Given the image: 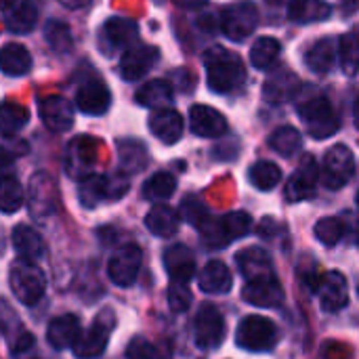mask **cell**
<instances>
[{"label": "cell", "mask_w": 359, "mask_h": 359, "mask_svg": "<svg viewBox=\"0 0 359 359\" xmlns=\"http://www.w3.org/2000/svg\"><path fill=\"white\" fill-rule=\"evenodd\" d=\"M135 101L141 107H149V109H166L168 103L172 101V88L166 80H151L147 84H143L137 95Z\"/></svg>", "instance_id": "f546056e"}, {"label": "cell", "mask_w": 359, "mask_h": 359, "mask_svg": "<svg viewBox=\"0 0 359 359\" xmlns=\"http://www.w3.org/2000/svg\"><path fill=\"white\" fill-rule=\"evenodd\" d=\"M76 105L80 107V111H84L88 116H101L111 105L109 88L105 86L103 80H88L78 88Z\"/></svg>", "instance_id": "d6986e66"}, {"label": "cell", "mask_w": 359, "mask_h": 359, "mask_svg": "<svg viewBox=\"0 0 359 359\" xmlns=\"http://www.w3.org/2000/svg\"><path fill=\"white\" fill-rule=\"evenodd\" d=\"M179 223H181L179 212L172 210L166 204H156L147 212V217H145V227L154 236H158V238H170V236H175L177 229H179Z\"/></svg>", "instance_id": "83f0119b"}, {"label": "cell", "mask_w": 359, "mask_h": 359, "mask_svg": "<svg viewBox=\"0 0 359 359\" xmlns=\"http://www.w3.org/2000/svg\"><path fill=\"white\" fill-rule=\"evenodd\" d=\"M337 53H339V48H337L334 40L324 38L309 46V50L305 55V63L313 74H328L334 67Z\"/></svg>", "instance_id": "4dcf8cb0"}, {"label": "cell", "mask_w": 359, "mask_h": 359, "mask_svg": "<svg viewBox=\"0 0 359 359\" xmlns=\"http://www.w3.org/2000/svg\"><path fill=\"white\" fill-rule=\"evenodd\" d=\"M198 286L206 294H227L233 286L229 267L223 261H208L200 271Z\"/></svg>", "instance_id": "484cf974"}, {"label": "cell", "mask_w": 359, "mask_h": 359, "mask_svg": "<svg viewBox=\"0 0 359 359\" xmlns=\"http://www.w3.org/2000/svg\"><path fill=\"white\" fill-rule=\"evenodd\" d=\"M128 191V179L118 172L111 177H103V175H90L86 179H82L80 185V202L86 208H93L101 202L107 200H118Z\"/></svg>", "instance_id": "52a82bcc"}, {"label": "cell", "mask_w": 359, "mask_h": 359, "mask_svg": "<svg viewBox=\"0 0 359 359\" xmlns=\"http://www.w3.org/2000/svg\"><path fill=\"white\" fill-rule=\"evenodd\" d=\"M36 21H38V4H36V0H21L6 13V27L13 34L32 32Z\"/></svg>", "instance_id": "1f68e13d"}, {"label": "cell", "mask_w": 359, "mask_h": 359, "mask_svg": "<svg viewBox=\"0 0 359 359\" xmlns=\"http://www.w3.org/2000/svg\"><path fill=\"white\" fill-rule=\"evenodd\" d=\"M13 246L17 255L27 261H40L46 252L42 236L29 225H17L13 229Z\"/></svg>", "instance_id": "4316f807"}, {"label": "cell", "mask_w": 359, "mask_h": 359, "mask_svg": "<svg viewBox=\"0 0 359 359\" xmlns=\"http://www.w3.org/2000/svg\"><path fill=\"white\" fill-rule=\"evenodd\" d=\"M332 13L330 4L324 0H290L288 4V17L294 23H318L328 19Z\"/></svg>", "instance_id": "f1b7e54d"}, {"label": "cell", "mask_w": 359, "mask_h": 359, "mask_svg": "<svg viewBox=\"0 0 359 359\" xmlns=\"http://www.w3.org/2000/svg\"><path fill=\"white\" fill-rule=\"evenodd\" d=\"M177 189V181L170 172H156L151 179L145 181L143 185V198L145 200H154V202H162L168 200Z\"/></svg>", "instance_id": "ab89813d"}, {"label": "cell", "mask_w": 359, "mask_h": 359, "mask_svg": "<svg viewBox=\"0 0 359 359\" xmlns=\"http://www.w3.org/2000/svg\"><path fill=\"white\" fill-rule=\"evenodd\" d=\"M44 32H46V42H48L55 50L65 53V50L72 48V34H69V29H67L63 23L53 21V23L46 25Z\"/></svg>", "instance_id": "f6af8a7d"}, {"label": "cell", "mask_w": 359, "mask_h": 359, "mask_svg": "<svg viewBox=\"0 0 359 359\" xmlns=\"http://www.w3.org/2000/svg\"><path fill=\"white\" fill-rule=\"evenodd\" d=\"M80 339V320L76 316H59L48 324L46 330V341L53 349L63 351L69 347H76Z\"/></svg>", "instance_id": "603a6c76"}, {"label": "cell", "mask_w": 359, "mask_h": 359, "mask_svg": "<svg viewBox=\"0 0 359 359\" xmlns=\"http://www.w3.org/2000/svg\"><path fill=\"white\" fill-rule=\"evenodd\" d=\"M269 145H271V149L276 154H280L284 158H290V156H294L303 147V137L292 126H280V128H276L271 133Z\"/></svg>", "instance_id": "d590c367"}, {"label": "cell", "mask_w": 359, "mask_h": 359, "mask_svg": "<svg viewBox=\"0 0 359 359\" xmlns=\"http://www.w3.org/2000/svg\"><path fill=\"white\" fill-rule=\"evenodd\" d=\"M280 341L278 326L263 316H248L240 322L236 330V345L244 351L265 353L271 351Z\"/></svg>", "instance_id": "5b68a950"}, {"label": "cell", "mask_w": 359, "mask_h": 359, "mask_svg": "<svg viewBox=\"0 0 359 359\" xmlns=\"http://www.w3.org/2000/svg\"><path fill=\"white\" fill-rule=\"evenodd\" d=\"M242 299L252 307L276 309L284 305L286 294L276 276H263V278L246 282V286L242 288Z\"/></svg>", "instance_id": "7c38bea8"}, {"label": "cell", "mask_w": 359, "mask_h": 359, "mask_svg": "<svg viewBox=\"0 0 359 359\" xmlns=\"http://www.w3.org/2000/svg\"><path fill=\"white\" fill-rule=\"evenodd\" d=\"M160 59L158 48L154 46H145V44H137L124 50L122 59H120V76L128 82H135L139 78H143Z\"/></svg>", "instance_id": "e0dca14e"}, {"label": "cell", "mask_w": 359, "mask_h": 359, "mask_svg": "<svg viewBox=\"0 0 359 359\" xmlns=\"http://www.w3.org/2000/svg\"><path fill=\"white\" fill-rule=\"evenodd\" d=\"M225 339V320L221 311L206 303L200 307L194 320V341L202 349H217Z\"/></svg>", "instance_id": "30bf717a"}, {"label": "cell", "mask_w": 359, "mask_h": 359, "mask_svg": "<svg viewBox=\"0 0 359 359\" xmlns=\"http://www.w3.org/2000/svg\"><path fill=\"white\" fill-rule=\"evenodd\" d=\"M23 204V189L19 181L11 175H6L0 183V208L6 215H13L21 208Z\"/></svg>", "instance_id": "60d3db41"}, {"label": "cell", "mask_w": 359, "mask_h": 359, "mask_svg": "<svg viewBox=\"0 0 359 359\" xmlns=\"http://www.w3.org/2000/svg\"><path fill=\"white\" fill-rule=\"evenodd\" d=\"M339 59L341 67L347 76H353L359 72V25L351 27L347 34L339 40Z\"/></svg>", "instance_id": "d6a6232c"}, {"label": "cell", "mask_w": 359, "mask_h": 359, "mask_svg": "<svg viewBox=\"0 0 359 359\" xmlns=\"http://www.w3.org/2000/svg\"><path fill=\"white\" fill-rule=\"evenodd\" d=\"M189 305H191V292H189L187 284L170 282V286H168V307L175 313H183V311L189 309Z\"/></svg>", "instance_id": "bcb514c9"}, {"label": "cell", "mask_w": 359, "mask_h": 359, "mask_svg": "<svg viewBox=\"0 0 359 359\" xmlns=\"http://www.w3.org/2000/svg\"><path fill=\"white\" fill-rule=\"evenodd\" d=\"M57 202H59V196L50 177L44 172L34 175L29 181V212L36 219L44 221L57 210Z\"/></svg>", "instance_id": "5bb4252c"}, {"label": "cell", "mask_w": 359, "mask_h": 359, "mask_svg": "<svg viewBox=\"0 0 359 359\" xmlns=\"http://www.w3.org/2000/svg\"><path fill=\"white\" fill-rule=\"evenodd\" d=\"M236 263L240 273L246 278V282L263 278V276H273V261L269 252L263 248H244L236 255Z\"/></svg>", "instance_id": "d4e9b609"}, {"label": "cell", "mask_w": 359, "mask_h": 359, "mask_svg": "<svg viewBox=\"0 0 359 359\" xmlns=\"http://www.w3.org/2000/svg\"><path fill=\"white\" fill-rule=\"evenodd\" d=\"M259 23V11L252 2H238L223 11L221 29L229 40H246Z\"/></svg>", "instance_id": "8fae6325"}, {"label": "cell", "mask_w": 359, "mask_h": 359, "mask_svg": "<svg viewBox=\"0 0 359 359\" xmlns=\"http://www.w3.org/2000/svg\"><path fill=\"white\" fill-rule=\"evenodd\" d=\"M204 65H206L208 86L215 93H221V95L233 93L246 80V69H244L242 59L223 46L208 48L204 53Z\"/></svg>", "instance_id": "6da1fadb"}, {"label": "cell", "mask_w": 359, "mask_h": 359, "mask_svg": "<svg viewBox=\"0 0 359 359\" xmlns=\"http://www.w3.org/2000/svg\"><path fill=\"white\" fill-rule=\"evenodd\" d=\"M172 2L181 8H200V6H204L206 0H172Z\"/></svg>", "instance_id": "c3c4849f"}, {"label": "cell", "mask_w": 359, "mask_h": 359, "mask_svg": "<svg viewBox=\"0 0 359 359\" xmlns=\"http://www.w3.org/2000/svg\"><path fill=\"white\" fill-rule=\"evenodd\" d=\"M126 359H164L162 353L158 351L156 345H151L147 339L137 337L128 343L126 347Z\"/></svg>", "instance_id": "7dc6e473"}, {"label": "cell", "mask_w": 359, "mask_h": 359, "mask_svg": "<svg viewBox=\"0 0 359 359\" xmlns=\"http://www.w3.org/2000/svg\"><path fill=\"white\" fill-rule=\"evenodd\" d=\"M149 130L154 137L166 145H172L183 135V118L175 109H156V114L149 118Z\"/></svg>", "instance_id": "cb8c5ba5"}, {"label": "cell", "mask_w": 359, "mask_h": 359, "mask_svg": "<svg viewBox=\"0 0 359 359\" xmlns=\"http://www.w3.org/2000/svg\"><path fill=\"white\" fill-rule=\"evenodd\" d=\"M116 328V316L111 309H103L95 320L93 324L88 326V330L84 334H80L76 347H74V353L76 358L80 359H95L99 358L107 343H109V337Z\"/></svg>", "instance_id": "8992f818"}, {"label": "cell", "mask_w": 359, "mask_h": 359, "mask_svg": "<svg viewBox=\"0 0 359 359\" xmlns=\"http://www.w3.org/2000/svg\"><path fill=\"white\" fill-rule=\"evenodd\" d=\"M316 238L324 244V246H337L343 238H345V223L337 217H326L322 221L316 223Z\"/></svg>", "instance_id": "b9f144b4"}, {"label": "cell", "mask_w": 359, "mask_h": 359, "mask_svg": "<svg viewBox=\"0 0 359 359\" xmlns=\"http://www.w3.org/2000/svg\"><path fill=\"white\" fill-rule=\"evenodd\" d=\"M316 292L320 297V305L328 313H337L349 305V286L343 273L330 271L318 280Z\"/></svg>", "instance_id": "9a60e30c"}, {"label": "cell", "mask_w": 359, "mask_h": 359, "mask_svg": "<svg viewBox=\"0 0 359 359\" xmlns=\"http://www.w3.org/2000/svg\"><path fill=\"white\" fill-rule=\"evenodd\" d=\"M63 6H67V8H82V6H86L90 0H59Z\"/></svg>", "instance_id": "681fc988"}, {"label": "cell", "mask_w": 359, "mask_h": 359, "mask_svg": "<svg viewBox=\"0 0 359 359\" xmlns=\"http://www.w3.org/2000/svg\"><path fill=\"white\" fill-rule=\"evenodd\" d=\"M189 128L198 137L215 139L227 130V120L221 111L208 105H194L189 109Z\"/></svg>", "instance_id": "ffe728a7"}, {"label": "cell", "mask_w": 359, "mask_h": 359, "mask_svg": "<svg viewBox=\"0 0 359 359\" xmlns=\"http://www.w3.org/2000/svg\"><path fill=\"white\" fill-rule=\"evenodd\" d=\"M318 179H320V170L316 166V162L311 158L305 160V164H301V168L290 177V181L286 183V200L288 202H303L313 198L316 187H318Z\"/></svg>", "instance_id": "44dd1931"}, {"label": "cell", "mask_w": 359, "mask_h": 359, "mask_svg": "<svg viewBox=\"0 0 359 359\" xmlns=\"http://www.w3.org/2000/svg\"><path fill=\"white\" fill-rule=\"evenodd\" d=\"M137 38V25L124 17H111L103 23L99 32V46L105 55H114L116 50L130 48Z\"/></svg>", "instance_id": "4fadbf2b"}, {"label": "cell", "mask_w": 359, "mask_h": 359, "mask_svg": "<svg viewBox=\"0 0 359 359\" xmlns=\"http://www.w3.org/2000/svg\"><path fill=\"white\" fill-rule=\"evenodd\" d=\"M280 42L276 38H259L250 48V61L257 69H269L280 57Z\"/></svg>", "instance_id": "f35d334b"}, {"label": "cell", "mask_w": 359, "mask_h": 359, "mask_svg": "<svg viewBox=\"0 0 359 359\" xmlns=\"http://www.w3.org/2000/svg\"><path fill=\"white\" fill-rule=\"evenodd\" d=\"M297 111H299L307 133L313 139H328L341 128V120H339L332 103L324 95H311V97L303 99L299 103Z\"/></svg>", "instance_id": "7a4b0ae2"}, {"label": "cell", "mask_w": 359, "mask_h": 359, "mask_svg": "<svg viewBox=\"0 0 359 359\" xmlns=\"http://www.w3.org/2000/svg\"><path fill=\"white\" fill-rule=\"evenodd\" d=\"M38 114L46 128L53 133H65L74 124V109L67 99L63 97H42L38 103Z\"/></svg>", "instance_id": "ac0fdd59"}, {"label": "cell", "mask_w": 359, "mask_h": 359, "mask_svg": "<svg viewBox=\"0 0 359 359\" xmlns=\"http://www.w3.org/2000/svg\"><path fill=\"white\" fill-rule=\"evenodd\" d=\"M299 86V80L292 72L288 69H282V72H276L267 82H265V97L271 101V103H282L286 101Z\"/></svg>", "instance_id": "836d02e7"}, {"label": "cell", "mask_w": 359, "mask_h": 359, "mask_svg": "<svg viewBox=\"0 0 359 359\" xmlns=\"http://www.w3.org/2000/svg\"><path fill=\"white\" fill-rule=\"evenodd\" d=\"M118 156H120V166L124 172H139L147 164L145 147L139 141H120Z\"/></svg>", "instance_id": "74e56055"}, {"label": "cell", "mask_w": 359, "mask_h": 359, "mask_svg": "<svg viewBox=\"0 0 359 359\" xmlns=\"http://www.w3.org/2000/svg\"><path fill=\"white\" fill-rule=\"evenodd\" d=\"M248 179L250 183L261 189V191H271L280 181H282V170L273 164V162H267V160H259L250 166V172H248Z\"/></svg>", "instance_id": "8d00e7d4"}, {"label": "cell", "mask_w": 359, "mask_h": 359, "mask_svg": "<svg viewBox=\"0 0 359 359\" xmlns=\"http://www.w3.org/2000/svg\"><path fill=\"white\" fill-rule=\"evenodd\" d=\"M8 284L17 301L27 307L36 305L44 297V290H46V278L42 269L36 265V261H27L21 257L11 265Z\"/></svg>", "instance_id": "3957f363"}, {"label": "cell", "mask_w": 359, "mask_h": 359, "mask_svg": "<svg viewBox=\"0 0 359 359\" xmlns=\"http://www.w3.org/2000/svg\"><path fill=\"white\" fill-rule=\"evenodd\" d=\"M164 267L172 282L187 284L196 273V257L185 244H175L164 252Z\"/></svg>", "instance_id": "7402d4cb"}, {"label": "cell", "mask_w": 359, "mask_h": 359, "mask_svg": "<svg viewBox=\"0 0 359 359\" xmlns=\"http://www.w3.org/2000/svg\"><path fill=\"white\" fill-rule=\"evenodd\" d=\"M141 263H143L141 248L137 244H126L111 255V259L107 263V276L116 286L128 288L137 282Z\"/></svg>", "instance_id": "9c48e42d"}, {"label": "cell", "mask_w": 359, "mask_h": 359, "mask_svg": "<svg viewBox=\"0 0 359 359\" xmlns=\"http://www.w3.org/2000/svg\"><path fill=\"white\" fill-rule=\"evenodd\" d=\"M181 215H183V219L189 223V225H194V227H202L208 219H210V215H208V208L198 200V198H187V200H183V204H181Z\"/></svg>", "instance_id": "ee69618b"}, {"label": "cell", "mask_w": 359, "mask_h": 359, "mask_svg": "<svg viewBox=\"0 0 359 359\" xmlns=\"http://www.w3.org/2000/svg\"><path fill=\"white\" fill-rule=\"evenodd\" d=\"M32 67V57L21 44H6L2 48V72L6 76H25Z\"/></svg>", "instance_id": "e575fe53"}, {"label": "cell", "mask_w": 359, "mask_h": 359, "mask_svg": "<svg viewBox=\"0 0 359 359\" xmlns=\"http://www.w3.org/2000/svg\"><path fill=\"white\" fill-rule=\"evenodd\" d=\"M252 231V219L244 210L229 212L221 219H208L202 227V240L206 242L208 248H225L229 242L240 240Z\"/></svg>", "instance_id": "277c9868"}, {"label": "cell", "mask_w": 359, "mask_h": 359, "mask_svg": "<svg viewBox=\"0 0 359 359\" xmlns=\"http://www.w3.org/2000/svg\"><path fill=\"white\" fill-rule=\"evenodd\" d=\"M358 206H359V191H358Z\"/></svg>", "instance_id": "816d5d0a"}, {"label": "cell", "mask_w": 359, "mask_h": 359, "mask_svg": "<svg viewBox=\"0 0 359 359\" xmlns=\"http://www.w3.org/2000/svg\"><path fill=\"white\" fill-rule=\"evenodd\" d=\"M355 175V158L347 145H334L324 156L322 164V183L328 189L345 187Z\"/></svg>", "instance_id": "ba28073f"}, {"label": "cell", "mask_w": 359, "mask_h": 359, "mask_svg": "<svg viewBox=\"0 0 359 359\" xmlns=\"http://www.w3.org/2000/svg\"><path fill=\"white\" fill-rule=\"evenodd\" d=\"M29 120V114L23 105L17 103H4L2 107V135L11 137L17 130H21Z\"/></svg>", "instance_id": "7bdbcfd3"}, {"label": "cell", "mask_w": 359, "mask_h": 359, "mask_svg": "<svg viewBox=\"0 0 359 359\" xmlns=\"http://www.w3.org/2000/svg\"><path fill=\"white\" fill-rule=\"evenodd\" d=\"M97 162V141L95 139H76L69 143L65 154V170L74 179L90 177V170Z\"/></svg>", "instance_id": "2e32d148"}, {"label": "cell", "mask_w": 359, "mask_h": 359, "mask_svg": "<svg viewBox=\"0 0 359 359\" xmlns=\"http://www.w3.org/2000/svg\"><path fill=\"white\" fill-rule=\"evenodd\" d=\"M353 114H355V124H358L359 128V95L358 99H355V109H353Z\"/></svg>", "instance_id": "f907efd6"}]
</instances>
